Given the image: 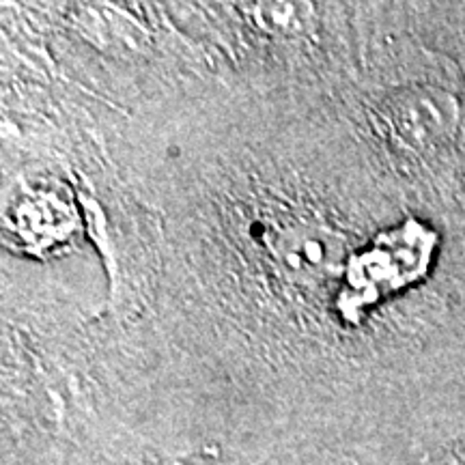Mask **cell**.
<instances>
[{
    "label": "cell",
    "instance_id": "6da1fadb",
    "mask_svg": "<svg viewBox=\"0 0 465 465\" xmlns=\"http://www.w3.org/2000/svg\"><path fill=\"white\" fill-rule=\"evenodd\" d=\"M383 121L394 143L414 153H424L444 147L455 138L461 108L449 91L416 86L386 104Z\"/></svg>",
    "mask_w": 465,
    "mask_h": 465
},
{
    "label": "cell",
    "instance_id": "7a4b0ae2",
    "mask_svg": "<svg viewBox=\"0 0 465 465\" xmlns=\"http://www.w3.org/2000/svg\"><path fill=\"white\" fill-rule=\"evenodd\" d=\"M119 441L124 444H110L80 465H252L229 455L216 440H199L196 444H182L185 440L168 444L158 440L147 444L143 435H136L134 440L121 438Z\"/></svg>",
    "mask_w": 465,
    "mask_h": 465
}]
</instances>
